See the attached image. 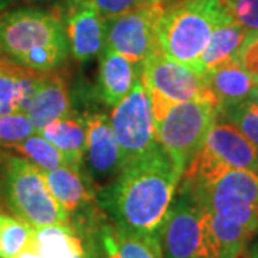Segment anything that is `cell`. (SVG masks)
<instances>
[{
  "label": "cell",
  "instance_id": "2e32d148",
  "mask_svg": "<svg viewBox=\"0 0 258 258\" xmlns=\"http://www.w3.org/2000/svg\"><path fill=\"white\" fill-rule=\"evenodd\" d=\"M72 111L74 108L68 72H64L63 68L45 72L30 103V108L26 112L33 128L39 134L50 122L63 118Z\"/></svg>",
  "mask_w": 258,
  "mask_h": 258
},
{
  "label": "cell",
  "instance_id": "9a60e30c",
  "mask_svg": "<svg viewBox=\"0 0 258 258\" xmlns=\"http://www.w3.org/2000/svg\"><path fill=\"white\" fill-rule=\"evenodd\" d=\"M93 235L98 258H164L159 238L123 230L106 220L105 212Z\"/></svg>",
  "mask_w": 258,
  "mask_h": 258
},
{
  "label": "cell",
  "instance_id": "83f0119b",
  "mask_svg": "<svg viewBox=\"0 0 258 258\" xmlns=\"http://www.w3.org/2000/svg\"><path fill=\"white\" fill-rule=\"evenodd\" d=\"M232 19L248 30H258V0H227Z\"/></svg>",
  "mask_w": 258,
  "mask_h": 258
},
{
  "label": "cell",
  "instance_id": "cb8c5ba5",
  "mask_svg": "<svg viewBox=\"0 0 258 258\" xmlns=\"http://www.w3.org/2000/svg\"><path fill=\"white\" fill-rule=\"evenodd\" d=\"M220 118L232 123L241 134L258 148V106L244 101L220 109Z\"/></svg>",
  "mask_w": 258,
  "mask_h": 258
},
{
  "label": "cell",
  "instance_id": "836d02e7",
  "mask_svg": "<svg viewBox=\"0 0 258 258\" xmlns=\"http://www.w3.org/2000/svg\"><path fill=\"white\" fill-rule=\"evenodd\" d=\"M26 2H30V3H53L56 0H26Z\"/></svg>",
  "mask_w": 258,
  "mask_h": 258
},
{
  "label": "cell",
  "instance_id": "f1b7e54d",
  "mask_svg": "<svg viewBox=\"0 0 258 258\" xmlns=\"http://www.w3.org/2000/svg\"><path fill=\"white\" fill-rule=\"evenodd\" d=\"M244 251H245V258H258V237L257 238L254 237L249 241V244Z\"/></svg>",
  "mask_w": 258,
  "mask_h": 258
},
{
  "label": "cell",
  "instance_id": "ba28073f",
  "mask_svg": "<svg viewBox=\"0 0 258 258\" xmlns=\"http://www.w3.org/2000/svg\"><path fill=\"white\" fill-rule=\"evenodd\" d=\"M159 237L165 258H218L201 208L181 188L166 212Z\"/></svg>",
  "mask_w": 258,
  "mask_h": 258
},
{
  "label": "cell",
  "instance_id": "d6a6232c",
  "mask_svg": "<svg viewBox=\"0 0 258 258\" xmlns=\"http://www.w3.org/2000/svg\"><path fill=\"white\" fill-rule=\"evenodd\" d=\"M8 155H9V149H5V148L0 147V174H2V168H3V164H5Z\"/></svg>",
  "mask_w": 258,
  "mask_h": 258
},
{
  "label": "cell",
  "instance_id": "4316f807",
  "mask_svg": "<svg viewBox=\"0 0 258 258\" xmlns=\"http://www.w3.org/2000/svg\"><path fill=\"white\" fill-rule=\"evenodd\" d=\"M95 8L99 10L102 16L105 19L116 18L131 13L134 10L145 8L148 5H152L159 0H91ZM169 2V0H165Z\"/></svg>",
  "mask_w": 258,
  "mask_h": 258
},
{
  "label": "cell",
  "instance_id": "5b68a950",
  "mask_svg": "<svg viewBox=\"0 0 258 258\" xmlns=\"http://www.w3.org/2000/svg\"><path fill=\"white\" fill-rule=\"evenodd\" d=\"M218 118L220 106L212 102H175L155 123L158 144L165 149L181 175L203 149Z\"/></svg>",
  "mask_w": 258,
  "mask_h": 258
},
{
  "label": "cell",
  "instance_id": "e0dca14e",
  "mask_svg": "<svg viewBox=\"0 0 258 258\" xmlns=\"http://www.w3.org/2000/svg\"><path fill=\"white\" fill-rule=\"evenodd\" d=\"M47 188L72 217L96 204L98 186L86 169H74L62 165L52 171H43Z\"/></svg>",
  "mask_w": 258,
  "mask_h": 258
},
{
  "label": "cell",
  "instance_id": "d6986e66",
  "mask_svg": "<svg viewBox=\"0 0 258 258\" xmlns=\"http://www.w3.org/2000/svg\"><path fill=\"white\" fill-rule=\"evenodd\" d=\"M248 32L234 19L220 25L212 32L208 45L194 64V71L208 75L222 66L238 63V52Z\"/></svg>",
  "mask_w": 258,
  "mask_h": 258
},
{
  "label": "cell",
  "instance_id": "7a4b0ae2",
  "mask_svg": "<svg viewBox=\"0 0 258 258\" xmlns=\"http://www.w3.org/2000/svg\"><path fill=\"white\" fill-rule=\"evenodd\" d=\"M227 0H169L157 25L159 50L194 68L212 32L231 20Z\"/></svg>",
  "mask_w": 258,
  "mask_h": 258
},
{
  "label": "cell",
  "instance_id": "5bb4252c",
  "mask_svg": "<svg viewBox=\"0 0 258 258\" xmlns=\"http://www.w3.org/2000/svg\"><path fill=\"white\" fill-rule=\"evenodd\" d=\"M30 245L45 258H98L93 230L72 224H53L33 228Z\"/></svg>",
  "mask_w": 258,
  "mask_h": 258
},
{
  "label": "cell",
  "instance_id": "8992f818",
  "mask_svg": "<svg viewBox=\"0 0 258 258\" xmlns=\"http://www.w3.org/2000/svg\"><path fill=\"white\" fill-rule=\"evenodd\" d=\"M69 47L62 20L53 10L16 8L0 13V55L19 63L22 57L40 49Z\"/></svg>",
  "mask_w": 258,
  "mask_h": 258
},
{
  "label": "cell",
  "instance_id": "4dcf8cb0",
  "mask_svg": "<svg viewBox=\"0 0 258 258\" xmlns=\"http://www.w3.org/2000/svg\"><path fill=\"white\" fill-rule=\"evenodd\" d=\"M247 101L252 102L254 105H257L258 106V83H255V86L252 88V91H251V93H249V96Z\"/></svg>",
  "mask_w": 258,
  "mask_h": 258
},
{
  "label": "cell",
  "instance_id": "8fae6325",
  "mask_svg": "<svg viewBox=\"0 0 258 258\" xmlns=\"http://www.w3.org/2000/svg\"><path fill=\"white\" fill-rule=\"evenodd\" d=\"M50 9L62 20L71 55L86 62L105 46V18L91 0H56Z\"/></svg>",
  "mask_w": 258,
  "mask_h": 258
},
{
  "label": "cell",
  "instance_id": "484cf974",
  "mask_svg": "<svg viewBox=\"0 0 258 258\" xmlns=\"http://www.w3.org/2000/svg\"><path fill=\"white\" fill-rule=\"evenodd\" d=\"M238 64L249 78L258 83V30H249L238 52Z\"/></svg>",
  "mask_w": 258,
  "mask_h": 258
},
{
  "label": "cell",
  "instance_id": "9c48e42d",
  "mask_svg": "<svg viewBox=\"0 0 258 258\" xmlns=\"http://www.w3.org/2000/svg\"><path fill=\"white\" fill-rule=\"evenodd\" d=\"M165 5V0H159L126 15L105 19V46L132 63H145L159 49L157 25Z\"/></svg>",
  "mask_w": 258,
  "mask_h": 258
},
{
  "label": "cell",
  "instance_id": "277c9868",
  "mask_svg": "<svg viewBox=\"0 0 258 258\" xmlns=\"http://www.w3.org/2000/svg\"><path fill=\"white\" fill-rule=\"evenodd\" d=\"M203 211L258 232V172L227 169L214 181L191 186L179 182Z\"/></svg>",
  "mask_w": 258,
  "mask_h": 258
},
{
  "label": "cell",
  "instance_id": "ffe728a7",
  "mask_svg": "<svg viewBox=\"0 0 258 258\" xmlns=\"http://www.w3.org/2000/svg\"><path fill=\"white\" fill-rule=\"evenodd\" d=\"M63 155L66 166L83 169L86 148V123L79 111H72L63 118L50 122L39 132Z\"/></svg>",
  "mask_w": 258,
  "mask_h": 258
},
{
  "label": "cell",
  "instance_id": "ac0fdd59",
  "mask_svg": "<svg viewBox=\"0 0 258 258\" xmlns=\"http://www.w3.org/2000/svg\"><path fill=\"white\" fill-rule=\"evenodd\" d=\"M139 64L132 63L109 46H103L99 53L96 95L105 106L113 108L132 91L138 79Z\"/></svg>",
  "mask_w": 258,
  "mask_h": 258
},
{
  "label": "cell",
  "instance_id": "e575fe53",
  "mask_svg": "<svg viewBox=\"0 0 258 258\" xmlns=\"http://www.w3.org/2000/svg\"><path fill=\"white\" fill-rule=\"evenodd\" d=\"M3 59H5V57H3V56L0 55V62H2V60H3Z\"/></svg>",
  "mask_w": 258,
  "mask_h": 258
},
{
  "label": "cell",
  "instance_id": "603a6c76",
  "mask_svg": "<svg viewBox=\"0 0 258 258\" xmlns=\"http://www.w3.org/2000/svg\"><path fill=\"white\" fill-rule=\"evenodd\" d=\"M33 227L12 214L0 212V258H16L29 247Z\"/></svg>",
  "mask_w": 258,
  "mask_h": 258
},
{
  "label": "cell",
  "instance_id": "3957f363",
  "mask_svg": "<svg viewBox=\"0 0 258 258\" xmlns=\"http://www.w3.org/2000/svg\"><path fill=\"white\" fill-rule=\"evenodd\" d=\"M2 208L33 228L71 224V215L47 188L43 171L9 151L0 174Z\"/></svg>",
  "mask_w": 258,
  "mask_h": 258
},
{
  "label": "cell",
  "instance_id": "6da1fadb",
  "mask_svg": "<svg viewBox=\"0 0 258 258\" xmlns=\"http://www.w3.org/2000/svg\"><path fill=\"white\" fill-rule=\"evenodd\" d=\"M181 178L172 159L158 144L101 186L96 203L115 225L161 240V227Z\"/></svg>",
  "mask_w": 258,
  "mask_h": 258
},
{
  "label": "cell",
  "instance_id": "44dd1931",
  "mask_svg": "<svg viewBox=\"0 0 258 258\" xmlns=\"http://www.w3.org/2000/svg\"><path fill=\"white\" fill-rule=\"evenodd\" d=\"M208 85L217 98L220 109L247 101L255 82L240 68L238 63L222 66L207 75Z\"/></svg>",
  "mask_w": 258,
  "mask_h": 258
},
{
  "label": "cell",
  "instance_id": "52a82bcc",
  "mask_svg": "<svg viewBox=\"0 0 258 258\" xmlns=\"http://www.w3.org/2000/svg\"><path fill=\"white\" fill-rule=\"evenodd\" d=\"M144 63L139 64L138 79L132 91L112 108L111 126L126 166L158 145L157 126L144 81Z\"/></svg>",
  "mask_w": 258,
  "mask_h": 258
},
{
  "label": "cell",
  "instance_id": "7c38bea8",
  "mask_svg": "<svg viewBox=\"0 0 258 258\" xmlns=\"http://www.w3.org/2000/svg\"><path fill=\"white\" fill-rule=\"evenodd\" d=\"M86 123V148L83 166L98 189L111 182L123 168L122 154L115 139L109 116L102 111L83 113Z\"/></svg>",
  "mask_w": 258,
  "mask_h": 258
},
{
  "label": "cell",
  "instance_id": "1f68e13d",
  "mask_svg": "<svg viewBox=\"0 0 258 258\" xmlns=\"http://www.w3.org/2000/svg\"><path fill=\"white\" fill-rule=\"evenodd\" d=\"M16 2H19V0H0V13L9 9L10 6H13Z\"/></svg>",
  "mask_w": 258,
  "mask_h": 258
},
{
  "label": "cell",
  "instance_id": "7402d4cb",
  "mask_svg": "<svg viewBox=\"0 0 258 258\" xmlns=\"http://www.w3.org/2000/svg\"><path fill=\"white\" fill-rule=\"evenodd\" d=\"M5 149L16 152L19 157L28 159L29 162L40 168L42 171H52L59 166L66 165L63 155L59 152V149L53 147L40 134H33L22 142L12 144Z\"/></svg>",
  "mask_w": 258,
  "mask_h": 258
},
{
  "label": "cell",
  "instance_id": "4fadbf2b",
  "mask_svg": "<svg viewBox=\"0 0 258 258\" xmlns=\"http://www.w3.org/2000/svg\"><path fill=\"white\" fill-rule=\"evenodd\" d=\"M204 154L227 169H247L258 172V148L238 128L218 118L203 147Z\"/></svg>",
  "mask_w": 258,
  "mask_h": 258
},
{
  "label": "cell",
  "instance_id": "f546056e",
  "mask_svg": "<svg viewBox=\"0 0 258 258\" xmlns=\"http://www.w3.org/2000/svg\"><path fill=\"white\" fill-rule=\"evenodd\" d=\"M16 258H45L36 248H33L30 244H29V247L26 249H23L20 254H19Z\"/></svg>",
  "mask_w": 258,
  "mask_h": 258
},
{
  "label": "cell",
  "instance_id": "30bf717a",
  "mask_svg": "<svg viewBox=\"0 0 258 258\" xmlns=\"http://www.w3.org/2000/svg\"><path fill=\"white\" fill-rule=\"evenodd\" d=\"M144 79L149 88L171 102L204 101L218 105L207 75L169 59L159 49L144 63Z\"/></svg>",
  "mask_w": 258,
  "mask_h": 258
},
{
  "label": "cell",
  "instance_id": "d4e9b609",
  "mask_svg": "<svg viewBox=\"0 0 258 258\" xmlns=\"http://www.w3.org/2000/svg\"><path fill=\"white\" fill-rule=\"evenodd\" d=\"M37 134L26 113L0 115V147L8 148L12 144L22 142L30 135Z\"/></svg>",
  "mask_w": 258,
  "mask_h": 258
}]
</instances>
